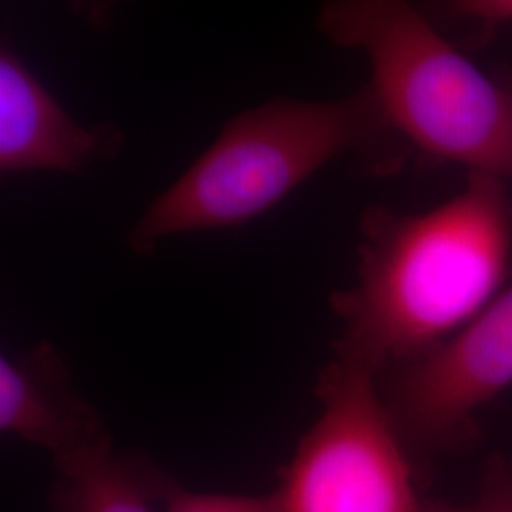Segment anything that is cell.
<instances>
[{
  "instance_id": "obj_1",
  "label": "cell",
  "mask_w": 512,
  "mask_h": 512,
  "mask_svg": "<svg viewBox=\"0 0 512 512\" xmlns=\"http://www.w3.org/2000/svg\"><path fill=\"white\" fill-rule=\"evenodd\" d=\"M361 234L355 283L329 298L342 323L334 348L336 359L380 376L450 338L505 289L507 183L469 173L461 192L429 211L370 207Z\"/></svg>"
},
{
  "instance_id": "obj_2",
  "label": "cell",
  "mask_w": 512,
  "mask_h": 512,
  "mask_svg": "<svg viewBox=\"0 0 512 512\" xmlns=\"http://www.w3.org/2000/svg\"><path fill=\"white\" fill-rule=\"evenodd\" d=\"M397 139L368 86L338 99L275 97L243 110L148 205L129 230V249L147 256L165 239L243 226L330 162L346 154L384 152Z\"/></svg>"
},
{
  "instance_id": "obj_3",
  "label": "cell",
  "mask_w": 512,
  "mask_h": 512,
  "mask_svg": "<svg viewBox=\"0 0 512 512\" xmlns=\"http://www.w3.org/2000/svg\"><path fill=\"white\" fill-rule=\"evenodd\" d=\"M330 42L370 63L368 88L389 126L421 152L512 181V93L401 0H336L317 16Z\"/></svg>"
},
{
  "instance_id": "obj_4",
  "label": "cell",
  "mask_w": 512,
  "mask_h": 512,
  "mask_svg": "<svg viewBox=\"0 0 512 512\" xmlns=\"http://www.w3.org/2000/svg\"><path fill=\"white\" fill-rule=\"evenodd\" d=\"M319 418L275 494L281 512H421L408 446L378 376L334 359L319 378Z\"/></svg>"
},
{
  "instance_id": "obj_5",
  "label": "cell",
  "mask_w": 512,
  "mask_h": 512,
  "mask_svg": "<svg viewBox=\"0 0 512 512\" xmlns=\"http://www.w3.org/2000/svg\"><path fill=\"white\" fill-rule=\"evenodd\" d=\"M406 446L429 454L475 437V416L512 385V283L450 338L378 376Z\"/></svg>"
},
{
  "instance_id": "obj_6",
  "label": "cell",
  "mask_w": 512,
  "mask_h": 512,
  "mask_svg": "<svg viewBox=\"0 0 512 512\" xmlns=\"http://www.w3.org/2000/svg\"><path fill=\"white\" fill-rule=\"evenodd\" d=\"M124 131L84 126L59 105L10 42L0 46V171L84 175L120 156Z\"/></svg>"
},
{
  "instance_id": "obj_7",
  "label": "cell",
  "mask_w": 512,
  "mask_h": 512,
  "mask_svg": "<svg viewBox=\"0 0 512 512\" xmlns=\"http://www.w3.org/2000/svg\"><path fill=\"white\" fill-rule=\"evenodd\" d=\"M0 429L54 459L110 439L93 404L76 387L52 344L0 359Z\"/></svg>"
},
{
  "instance_id": "obj_8",
  "label": "cell",
  "mask_w": 512,
  "mask_h": 512,
  "mask_svg": "<svg viewBox=\"0 0 512 512\" xmlns=\"http://www.w3.org/2000/svg\"><path fill=\"white\" fill-rule=\"evenodd\" d=\"M61 484L55 501L63 512H156L154 495L167 482L120 456L110 439L55 459Z\"/></svg>"
},
{
  "instance_id": "obj_9",
  "label": "cell",
  "mask_w": 512,
  "mask_h": 512,
  "mask_svg": "<svg viewBox=\"0 0 512 512\" xmlns=\"http://www.w3.org/2000/svg\"><path fill=\"white\" fill-rule=\"evenodd\" d=\"M165 512H281L277 494L219 495L184 492L167 484Z\"/></svg>"
},
{
  "instance_id": "obj_10",
  "label": "cell",
  "mask_w": 512,
  "mask_h": 512,
  "mask_svg": "<svg viewBox=\"0 0 512 512\" xmlns=\"http://www.w3.org/2000/svg\"><path fill=\"white\" fill-rule=\"evenodd\" d=\"M421 512H512V465L497 461L488 467L480 492L467 503L425 499Z\"/></svg>"
},
{
  "instance_id": "obj_11",
  "label": "cell",
  "mask_w": 512,
  "mask_h": 512,
  "mask_svg": "<svg viewBox=\"0 0 512 512\" xmlns=\"http://www.w3.org/2000/svg\"><path fill=\"white\" fill-rule=\"evenodd\" d=\"M446 12L459 19L475 21L478 27L492 33L497 27L511 25L512 0H467L450 4Z\"/></svg>"
}]
</instances>
